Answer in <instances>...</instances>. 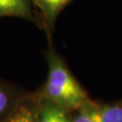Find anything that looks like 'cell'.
<instances>
[{"instance_id":"1","label":"cell","mask_w":122,"mask_h":122,"mask_svg":"<svg viewBox=\"0 0 122 122\" xmlns=\"http://www.w3.org/2000/svg\"><path fill=\"white\" fill-rule=\"evenodd\" d=\"M48 77L44 88V97L62 109H81L89 102L82 86L54 51L47 54Z\"/></svg>"},{"instance_id":"6","label":"cell","mask_w":122,"mask_h":122,"mask_svg":"<svg viewBox=\"0 0 122 122\" xmlns=\"http://www.w3.org/2000/svg\"><path fill=\"white\" fill-rule=\"evenodd\" d=\"M56 109L57 105L53 104L52 102L44 105L40 111L37 122H55Z\"/></svg>"},{"instance_id":"2","label":"cell","mask_w":122,"mask_h":122,"mask_svg":"<svg viewBox=\"0 0 122 122\" xmlns=\"http://www.w3.org/2000/svg\"><path fill=\"white\" fill-rule=\"evenodd\" d=\"M72 0H32L35 9L39 13L38 23L43 25L50 37L52 35L56 18L62 9Z\"/></svg>"},{"instance_id":"7","label":"cell","mask_w":122,"mask_h":122,"mask_svg":"<svg viewBox=\"0 0 122 122\" xmlns=\"http://www.w3.org/2000/svg\"><path fill=\"white\" fill-rule=\"evenodd\" d=\"M8 102L9 99L7 93L0 87V116L5 111V109L8 106Z\"/></svg>"},{"instance_id":"5","label":"cell","mask_w":122,"mask_h":122,"mask_svg":"<svg viewBox=\"0 0 122 122\" xmlns=\"http://www.w3.org/2000/svg\"><path fill=\"white\" fill-rule=\"evenodd\" d=\"M5 122H37L34 112L26 106H20Z\"/></svg>"},{"instance_id":"8","label":"cell","mask_w":122,"mask_h":122,"mask_svg":"<svg viewBox=\"0 0 122 122\" xmlns=\"http://www.w3.org/2000/svg\"><path fill=\"white\" fill-rule=\"evenodd\" d=\"M55 122H71L68 116L66 115L65 111L62 108L57 106L56 113H55Z\"/></svg>"},{"instance_id":"4","label":"cell","mask_w":122,"mask_h":122,"mask_svg":"<svg viewBox=\"0 0 122 122\" xmlns=\"http://www.w3.org/2000/svg\"><path fill=\"white\" fill-rule=\"evenodd\" d=\"M82 109L93 122H122L121 105H96L88 102Z\"/></svg>"},{"instance_id":"9","label":"cell","mask_w":122,"mask_h":122,"mask_svg":"<svg viewBox=\"0 0 122 122\" xmlns=\"http://www.w3.org/2000/svg\"><path fill=\"white\" fill-rule=\"evenodd\" d=\"M71 122H93V120L91 118L90 115L87 113V111L81 108L79 115Z\"/></svg>"},{"instance_id":"3","label":"cell","mask_w":122,"mask_h":122,"mask_svg":"<svg viewBox=\"0 0 122 122\" xmlns=\"http://www.w3.org/2000/svg\"><path fill=\"white\" fill-rule=\"evenodd\" d=\"M10 16L35 22L38 20L32 0H0V17Z\"/></svg>"}]
</instances>
